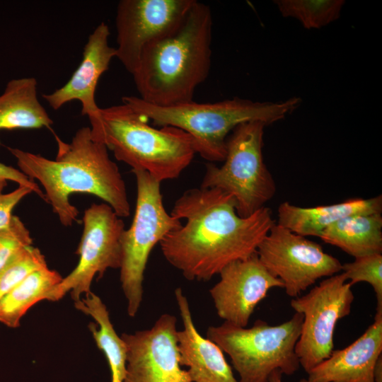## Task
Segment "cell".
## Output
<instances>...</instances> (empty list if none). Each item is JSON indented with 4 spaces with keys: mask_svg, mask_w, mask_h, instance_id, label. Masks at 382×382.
<instances>
[{
    "mask_svg": "<svg viewBox=\"0 0 382 382\" xmlns=\"http://www.w3.org/2000/svg\"><path fill=\"white\" fill-rule=\"evenodd\" d=\"M170 214L185 223L161 241V250L188 280H209L229 263L250 257L275 224L266 207L240 216L233 197L217 188L185 191Z\"/></svg>",
    "mask_w": 382,
    "mask_h": 382,
    "instance_id": "cell-1",
    "label": "cell"
},
{
    "mask_svg": "<svg viewBox=\"0 0 382 382\" xmlns=\"http://www.w3.org/2000/svg\"><path fill=\"white\" fill-rule=\"evenodd\" d=\"M57 153L54 160L40 154L8 147L19 170L45 190V201L61 224L79 221V211L69 196L76 192L93 195L108 204L121 218L130 214V204L123 178L108 154L106 146L96 141L90 127L79 129L71 142L54 134Z\"/></svg>",
    "mask_w": 382,
    "mask_h": 382,
    "instance_id": "cell-2",
    "label": "cell"
},
{
    "mask_svg": "<svg viewBox=\"0 0 382 382\" xmlns=\"http://www.w3.org/2000/svg\"><path fill=\"white\" fill-rule=\"evenodd\" d=\"M212 32L209 6L195 0L173 31L143 51L132 74L139 98L162 107L192 101L209 74Z\"/></svg>",
    "mask_w": 382,
    "mask_h": 382,
    "instance_id": "cell-3",
    "label": "cell"
},
{
    "mask_svg": "<svg viewBox=\"0 0 382 382\" xmlns=\"http://www.w3.org/2000/svg\"><path fill=\"white\" fill-rule=\"evenodd\" d=\"M122 103L100 108L90 120L93 138L132 170L147 172L159 183L178 178L197 153L192 137L170 126L155 128Z\"/></svg>",
    "mask_w": 382,
    "mask_h": 382,
    "instance_id": "cell-4",
    "label": "cell"
},
{
    "mask_svg": "<svg viewBox=\"0 0 382 382\" xmlns=\"http://www.w3.org/2000/svg\"><path fill=\"white\" fill-rule=\"evenodd\" d=\"M122 103L158 127L170 126L190 134L196 152L209 163L223 162L226 137L238 125L260 121L266 125L283 119L295 110L300 98L279 103L254 102L234 98L216 103L191 102L171 106H157L137 96H124Z\"/></svg>",
    "mask_w": 382,
    "mask_h": 382,
    "instance_id": "cell-5",
    "label": "cell"
},
{
    "mask_svg": "<svg viewBox=\"0 0 382 382\" xmlns=\"http://www.w3.org/2000/svg\"><path fill=\"white\" fill-rule=\"evenodd\" d=\"M303 319L301 313H295L277 325L262 320H257L250 328L224 322L209 327L207 338L229 356L239 376L238 382H269L275 370L290 376L299 369L295 347Z\"/></svg>",
    "mask_w": 382,
    "mask_h": 382,
    "instance_id": "cell-6",
    "label": "cell"
},
{
    "mask_svg": "<svg viewBox=\"0 0 382 382\" xmlns=\"http://www.w3.org/2000/svg\"><path fill=\"white\" fill-rule=\"evenodd\" d=\"M260 121L241 123L226 139L224 164H206L202 188H217L231 195L236 213L248 217L276 192V185L262 156L264 128Z\"/></svg>",
    "mask_w": 382,
    "mask_h": 382,
    "instance_id": "cell-7",
    "label": "cell"
},
{
    "mask_svg": "<svg viewBox=\"0 0 382 382\" xmlns=\"http://www.w3.org/2000/svg\"><path fill=\"white\" fill-rule=\"evenodd\" d=\"M132 171L137 181V202L132 224L122 236L120 270L127 313L134 317L142 301L144 274L149 255L154 246L182 222L166 210L161 183L144 170Z\"/></svg>",
    "mask_w": 382,
    "mask_h": 382,
    "instance_id": "cell-8",
    "label": "cell"
},
{
    "mask_svg": "<svg viewBox=\"0 0 382 382\" xmlns=\"http://www.w3.org/2000/svg\"><path fill=\"white\" fill-rule=\"evenodd\" d=\"M106 203L92 204L83 216V233L76 253V267L56 285L45 300L56 301L67 293L74 301L91 292L93 278L102 277L110 268H120L122 260L123 220Z\"/></svg>",
    "mask_w": 382,
    "mask_h": 382,
    "instance_id": "cell-9",
    "label": "cell"
},
{
    "mask_svg": "<svg viewBox=\"0 0 382 382\" xmlns=\"http://www.w3.org/2000/svg\"><path fill=\"white\" fill-rule=\"evenodd\" d=\"M354 299L352 286L341 272L327 277L306 294L291 301L292 308L303 316L295 351L307 374L334 350L337 323L351 313Z\"/></svg>",
    "mask_w": 382,
    "mask_h": 382,
    "instance_id": "cell-10",
    "label": "cell"
},
{
    "mask_svg": "<svg viewBox=\"0 0 382 382\" xmlns=\"http://www.w3.org/2000/svg\"><path fill=\"white\" fill-rule=\"evenodd\" d=\"M263 266L283 283L286 294L298 297L318 279L342 270V263L320 245L274 224L258 245Z\"/></svg>",
    "mask_w": 382,
    "mask_h": 382,
    "instance_id": "cell-11",
    "label": "cell"
},
{
    "mask_svg": "<svg viewBox=\"0 0 382 382\" xmlns=\"http://www.w3.org/2000/svg\"><path fill=\"white\" fill-rule=\"evenodd\" d=\"M195 0H121L117 6L116 57L131 74L144 49L173 31Z\"/></svg>",
    "mask_w": 382,
    "mask_h": 382,
    "instance_id": "cell-12",
    "label": "cell"
},
{
    "mask_svg": "<svg viewBox=\"0 0 382 382\" xmlns=\"http://www.w3.org/2000/svg\"><path fill=\"white\" fill-rule=\"evenodd\" d=\"M176 324L175 316L165 313L149 329L121 335L127 350L123 382H191L180 364Z\"/></svg>",
    "mask_w": 382,
    "mask_h": 382,
    "instance_id": "cell-13",
    "label": "cell"
},
{
    "mask_svg": "<svg viewBox=\"0 0 382 382\" xmlns=\"http://www.w3.org/2000/svg\"><path fill=\"white\" fill-rule=\"evenodd\" d=\"M219 281L209 290L216 313L224 322L245 328L257 304L273 288H283L261 263L257 253L233 261L219 274Z\"/></svg>",
    "mask_w": 382,
    "mask_h": 382,
    "instance_id": "cell-14",
    "label": "cell"
},
{
    "mask_svg": "<svg viewBox=\"0 0 382 382\" xmlns=\"http://www.w3.org/2000/svg\"><path fill=\"white\" fill-rule=\"evenodd\" d=\"M109 36L108 25L101 22L89 35L81 62L70 79L54 91L42 95L53 110L79 100L82 115H86L89 121L98 117L100 108L96 102V87L102 74L108 70L112 59L116 57L115 48L108 44Z\"/></svg>",
    "mask_w": 382,
    "mask_h": 382,
    "instance_id": "cell-15",
    "label": "cell"
},
{
    "mask_svg": "<svg viewBox=\"0 0 382 382\" xmlns=\"http://www.w3.org/2000/svg\"><path fill=\"white\" fill-rule=\"evenodd\" d=\"M382 357V311L354 342L330 356L308 373L309 382H374V369Z\"/></svg>",
    "mask_w": 382,
    "mask_h": 382,
    "instance_id": "cell-16",
    "label": "cell"
},
{
    "mask_svg": "<svg viewBox=\"0 0 382 382\" xmlns=\"http://www.w3.org/2000/svg\"><path fill=\"white\" fill-rule=\"evenodd\" d=\"M175 296L183 324L177 332L179 361L187 367L191 382H238L221 348L197 330L181 288L175 289Z\"/></svg>",
    "mask_w": 382,
    "mask_h": 382,
    "instance_id": "cell-17",
    "label": "cell"
},
{
    "mask_svg": "<svg viewBox=\"0 0 382 382\" xmlns=\"http://www.w3.org/2000/svg\"><path fill=\"white\" fill-rule=\"evenodd\" d=\"M381 212V195L369 199H349L340 203L311 207H298L284 202L278 207L277 224L304 237H320L324 230L345 217Z\"/></svg>",
    "mask_w": 382,
    "mask_h": 382,
    "instance_id": "cell-18",
    "label": "cell"
},
{
    "mask_svg": "<svg viewBox=\"0 0 382 382\" xmlns=\"http://www.w3.org/2000/svg\"><path fill=\"white\" fill-rule=\"evenodd\" d=\"M53 121L37 97L34 77L9 81L0 95V131L50 129Z\"/></svg>",
    "mask_w": 382,
    "mask_h": 382,
    "instance_id": "cell-19",
    "label": "cell"
},
{
    "mask_svg": "<svg viewBox=\"0 0 382 382\" xmlns=\"http://www.w3.org/2000/svg\"><path fill=\"white\" fill-rule=\"evenodd\" d=\"M319 238L354 258L381 253V213L345 217L324 230Z\"/></svg>",
    "mask_w": 382,
    "mask_h": 382,
    "instance_id": "cell-20",
    "label": "cell"
},
{
    "mask_svg": "<svg viewBox=\"0 0 382 382\" xmlns=\"http://www.w3.org/2000/svg\"><path fill=\"white\" fill-rule=\"evenodd\" d=\"M74 306L79 311L91 316L97 323H91L88 328L97 347L107 359L111 382H123L126 374V347L114 329L106 306L92 292L75 301Z\"/></svg>",
    "mask_w": 382,
    "mask_h": 382,
    "instance_id": "cell-21",
    "label": "cell"
},
{
    "mask_svg": "<svg viewBox=\"0 0 382 382\" xmlns=\"http://www.w3.org/2000/svg\"><path fill=\"white\" fill-rule=\"evenodd\" d=\"M61 274L47 266L30 274L0 300V323L11 328L20 326L21 318L62 279Z\"/></svg>",
    "mask_w": 382,
    "mask_h": 382,
    "instance_id": "cell-22",
    "label": "cell"
},
{
    "mask_svg": "<svg viewBox=\"0 0 382 382\" xmlns=\"http://www.w3.org/2000/svg\"><path fill=\"white\" fill-rule=\"evenodd\" d=\"M343 0H277L282 15L301 22L306 29H318L337 20Z\"/></svg>",
    "mask_w": 382,
    "mask_h": 382,
    "instance_id": "cell-23",
    "label": "cell"
},
{
    "mask_svg": "<svg viewBox=\"0 0 382 382\" xmlns=\"http://www.w3.org/2000/svg\"><path fill=\"white\" fill-rule=\"evenodd\" d=\"M47 266L39 248L31 245L20 250L0 271V300L30 274Z\"/></svg>",
    "mask_w": 382,
    "mask_h": 382,
    "instance_id": "cell-24",
    "label": "cell"
},
{
    "mask_svg": "<svg viewBox=\"0 0 382 382\" xmlns=\"http://www.w3.org/2000/svg\"><path fill=\"white\" fill-rule=\"evenodd\" d=\"M342 272L352 286L359 282L369 283L377 300L376 311H382V255L375 253L355 257L342 265Z\"/></svg>",
    "mask_w": 382,
    "mask_h": 382,
    "instance_id": "cell-25",
    "label": "cell"
},
{
    "mask_svg": "<svg viewBox=\"0 0 382 382\" xmlns=\"http://www.w3.org/2000/svg\"><path fill=\"white\" fill-rule=\"evenodd\" d=\"M32 243L29 230L19 217L13 215L9 225L0 230V271L16 253Z\"/></svg>",
    "mask_w": 382,
    "mask_h": 382,
    "instance_id": "cell-26",
    "label": "cell"
},
{
    "mask_svg": "<svg viewBox=\"0 0 382 382\" xmlns=\"http://www.w3.org/2000/svg\"><path fill=\"white\" fill-rule=\"evenodd\" d=\"M7 180H0V230L7 227L13 216L12 212L18 203L33 190L25 186H18L13 191L4 193Z\"/></svg>",
    "mask_w": 382,
    "mask_h": 382,
    "instance_id": "cell-27",
    "label": "cell"
},
{
    "mask_svg": "<svg viewBox=\"0 0 382 382\" xmlns=\"http://www.w3.org/2000/svg\"><path fill=\"white\" fill-rule=\"evenodd\" d=\"M0 180H11L18 183L19 186L28 187L45 201V194L38 185L35 180L29 178L19 169L0 162Z\"/></svg>",
    "mask_w": 382,
    "mask_h": 382,
    "instance_id": "cell-28",
    "label": "cell"
},
{
    "mask_svg": "<svg viewBox=\"0 0 382 382\" xmlns=\"http://www.w3.org/2000/svg\"><path fill=\"white\" fill-rule=\"evenodd\" d=\"M374 382H382V357L378 359L375 366Z\"/></svg>",
    "mask_w": 382,
    "mask_h": 382,
    "instance_id": "cell-29",
    "label": "cell"
},
{
    "mask_svg": "<svg viewBox=\"0 0 382 382\" xmlns=\"http://www.w3.org/2000/svg\"><path fill=\"white\" fill-rule=\"evenodd\" d=\"M282 373L279 370H275L270 377L269 382H282Z\"/></svg>",
    "mask_w": 382,
    "mask_h": 382,
    "instance_id": "cell-30",
    "label": "cell"
},
{
    "mask_svg": "<svg viewBox=\"0 0 382 382\" xmlns=\"http://www.w3.org/2000/svg\"><path fill=\"white\" fill-rule=\"evenodd\" d=\"M299 382H309L306 378H302Z\"/></svg>",
    "mask_w": 382,
    "mask_h": 382,
    "instance_id": "cell-31",
    "label": "cell"
}]
</instances>
